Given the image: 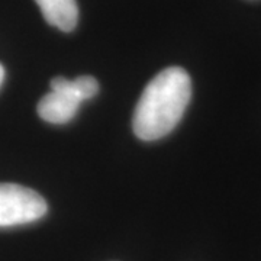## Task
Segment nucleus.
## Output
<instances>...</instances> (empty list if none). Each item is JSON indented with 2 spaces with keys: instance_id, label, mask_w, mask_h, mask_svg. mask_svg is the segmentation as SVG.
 I'll use <instances>...</instances> for the list:
<instances>
[{
  "instance_id": "obj_1",
  "label": "nucleus",
  "mask_w": 261,
  "mask_h": 261,
  "mask_svg": "<svg viewBox=\"0 0 261 261\" xmlns=\"http://www.w3.org/2000/svg\"><path fill=\"white\" fill-rule=\"evenodd\" d=\"M192 97V80L181 67L160 71L137 103L132 128L142 141H155L177 126Z\"/></svg>"
},
{
  "instance_id": "obj_2",
  "label": "nucleus",
  "mask_w": 261,
  "mask_h": 261,
  "mask_svg": "<svg viewBox=\"0 0 261 261\" xmlns=\"http://www.w3.org/2000/svg\"><path fill=\"white\" fill-rule=\"evenodd\" d=\"M45 199L28 187L0 183V228L35 222L45 216Z\"/></svg>"
},
{
  "instance_id": "obj_3",
  "label": "nucleus",
  "mask_w": 261,
  "mask_h": 261,
  "mask_svg": "<svg viewBox=\"0 0 261 261\" xmlns=\"http://www.w3.org/2000/svg\"><path fill=\"white\" fill-rule=\"evenodd\" d=\"M49 86L51 92L38 103V115L48 123L64 125L74 118L82 100L73 93L71 82L65 77L53 79Z\"/></svg>"
},
{
  "instance_id": "obj_4",
  "label": "nucleus",
  "mask_w": 261,
  "mask_h": 261,
  "mask_svg": "<svg viewBox=\"0 0 261 261\" xmlns=\"http://www.w3.org/2000/svg\"><path fill=\"white\" fill-rule=\"evenodd\" d=\"M44 19L51 27L63 32H71L79 22V6L75 0H35Z\"/></svg>"
},
{
  "instance_id": "obj_5",
  "label": "nucleus",
  "mask_w": 261,
  "mask_h": 261,
  "mask_svg": "<svg viewBox=\"0 0 261 261\" xmlns=\"http://www.w3.org/2000/svg\"><path fill=\"white\" fill-rule=\"evenodd\" d=\"M71 89L74 94L82 100H89L94 97L99 92V84L97 80L92 75H80L74 80H71Z\"/></svg>"
},
{
  "instance_id": "obj_6",
  "label": "nucleus",
  "mask_w": 261,
  "mask_h": 261,
  "mask_svg": "<svg viewBox=\"0 0 261 261\" xmlns=\"http://www.w3.org/2000/svg\"><path fill=\"white\" fill-rule=\"evenodd\" d=\"M3 80H5V67L0 64V86L3 83Z\"/></svg>"
}]
</instances>
